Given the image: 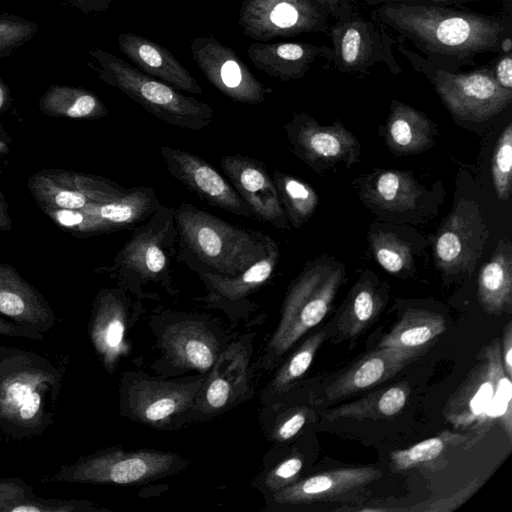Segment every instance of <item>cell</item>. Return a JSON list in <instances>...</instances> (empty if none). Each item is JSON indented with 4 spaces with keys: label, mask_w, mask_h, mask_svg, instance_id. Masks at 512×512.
<instances>
[{
    "label": "cell",
    "mask_w": 512,
    "mask_h": 512,
    "mask_svg": "<svg viewBox=\"0 0 512 512\" xmlns=\"http://www.w3.org/2000/svg\"><path fill=\"white\" fill-rule=\"evenodd\" d=\"M284 129L293 152L310 166H350L358 161L357 139L341 124L323 126L300 113L294 114Z\"/></svg>",
    "instance_id": "cell-14"
},
{
    "label": "cell",
    "mask_w": 512,
    "mask_h": 512,
    "mask_svg": "<svg viewBox=\"0 0 512 512\" xmlns=\"http://www.w3.org/2000/svg\"><path fill=\"white\" fill-rule=\"evenodd\" d=\"M119 50L137 69L178 90L202 94V88L183 64L165 47L132 32L117 37Z\"/></svg>",
    "instance_id": "cell-22"
},
{
    "label": "cell",
    "mask_w": 512,
    "mask_h": 512,
    "mask_svg": "<svg viewBox=\"0 0 512 512\" xmlns=\"http://www.w3.org/2000/svg\"><path fill=\"white\" fill-rule=\"evenodd\" d=\"M397 50L409 61L411 67L423 74L457 119L483 122L504 110L512 100V91L502 88L494 79L491 65L460 72L438 66L419 53L396 43Z\"/></svg>",
    "instance_id": "cell-6"
},
{
    "label": "cell",
    "mask_w": 512,
    "mask_h": 512,
    "mask_svg": "<svg viewBox=\"0 0 512 512\" xmlns=\"http://www.w3.org/2000/svg\"><path fill=\"white\" fill-rule=\"evenodd\" d=\"M191 57L206 79L234 102L259 105L272 89L264 86L239 55L214 36L193 39Z\"/></svg>",
    "instance_id": "cell-12"
},
{
    "label": "cell",
    "mask_w": 512,
    "mask_h": 512,
    "mask_svg": "<svg viewBox=\"0 0 512 512\" xmlns=\"http://www.w3.org/2000/svg\"><path fill=\"white\" fill-rule=\"evenodd\" d=\"M422 352L378 347L355 362L326 387V400L336 401L379 385L396 375Z\"/></svg>",
    "instance_id": "cell-20"
},
{
    "label": "cell",
    "mask_w": 512,
    "mask_h": 512,
    "mask_svg": "<svg viewBox=\"0 0 512 512\" xmlns=\"http://www.w3.org/2000/svg\"><path fill=\"white\" fill-rule=\"evenodd\" d=\"M279 247L273 241L267 253L239 275L228 277L200 274L207 287L206 300L210 303H236L264 285L273 275L279 261Z\"/></svg>",
    "instance_id": "cell-26"
},
{
    "label": "cell",
    "mask_w": 512,
    "mask_h": 512,
    "mask_svg": "<svg viewBox=\"0 0 512 512\" xmlns=\"http://www.w3.org/2000/svg\"><path fill=\"white\" fill-rule=\"evenodd\" d=\"M11 140L8 135H0V163L2 158L7 156L10 152Z\"/></svg>",
    "instance_id": "cell-55"
},
{
    "label": "cell",
    "mask_w": 512,
    "mask_h": 512,
    "mask_svg": "<svg viewBox=\"0 0 512 512\" xmlns=\"http://www.w3.org/2000/svg\"><path fill=\"white\" fill-rule=\"evenodd\" d=\"M408 395L409 386L402 383L337 407L325 417L328 421L340 418H391L404 408Z\"/></svg>",
    "instance_id": "cell-35"
},
{
    "label": "cell",
    "mask_w": 512,
    "mask_h": 512,
    "mask_svg": "<svg viewBox=\"0 0 512 512\" xmlns=\"http://www.w3.org/2000/svg\"><path fill=\"white\" fill-rule=\"evenodd\" d=\"M422 194V187L410 173L396 170L374 174L363 186L369 203L390 212L415 209Z\"/></svg>",
    "instance_id": "cell-30"
},
{
    "label": "cell",
    "mask_w": 512,
    "mask_h": 512,
    "mask_svg": "<svg viewBox=\"0 0 512 512\" xmlns=\"http://www.w3.org/2000/svg\"><path fill=\"white\" fill-rule=\"evenodd\" d=\"M382 477L379 469L369 466L324 471L274 493L277 504H307L335 500L365 487Z\"/></svg>",
    "instance_id": "cell-19"
},
{
    "label": "cell",
    "mask_w": 512,
    "mask_h": 512,
    "mask_svg": "<svg viewBox=\"0 0 512 512\" xmlns=\"http://www.w3.org/2000/svg\"><path fill=\"white\" fill-rule=\"evenodd\" d=\"M95 510L84 500L43 499L32 492L5 507L4 512H79Z\"/></svg>",
    "instance_id": "cell-42"
},
{
    "label": "cell",
    "mask_w": 512,
    "mask_h": 512,
    "mask_svg": "<svg viewBox=\"0 0 512 512\" xmlns=\"http://www.w3.org/2000/svg\"><path fill=\"white\" fill-rule=\"evenodd\" d=\"M492 180L500 200H507L512 188V124L501 133L492 159Z\"/></svg>",
    "instance_id": "cell-40"
},
{
    "label": "cell",
    "mask_w": 512,
    "mask_h": 512,
    "mask_svg": "<svg viewBox=\"0 0 512 512\" xmlns=\"http://www.w3.org/2000/svg\"><path fill=\"white\" fill-rule=\"evenodd\" d=\"M177 255V229L173 208L159 204L118 250L110 265L97 267L123 288L138 290L140 285L159 284L169 288L172 265Z\"/></svg>",
    "instance_id": "cell-5"
},
{
    "label": "cell",
    "mask_w": 512,
    "mask_h": 512,
    "mask_svg": "<svg viewBox=\"0 0 512 512\" xmlns=\"http://www.w3.org/2000/svg\"><path fill=\"white\" fill-rule=\"evenodd\" d=\"M487 229L478 204L459 201L441 229L434 248L437 267L446 275L470 272L482 252Z\"/></svg>",
    "instance_id": "cell-13"
},
{
    "label": "cell",
    "mask_w": 512,
    "mask_h": 512,
    "mask_svg": "<svg viewBox=\"0 0 512 512\" xmlns=\"http://www.w3.org/2000/svg\"><path fill=\"white\" fill-rule=\"evenodd\" d=\"M492 74L496 82L504 89L512 91V54H500L491 65Z\"/></svg>",
    "instance_id": "cell-47"
},
{
    "label": "cell",
    "mask_w": 512,
    "mask_h": 512,
    "mask_svg": "<svg viewBox=\"0 0 512 512\" xmlns=\"http://www.w3.org/2000/svg\"><path fill=\"white\" fill-rule=\"evenodd\" d=\"M272 179L288 223L299 228L315 212L318 205L316 192L307 183L278 170L273 172Z\"/></svg>",
    "instance_id": "cell-36"
},
{
    "label": "cell",
    "mask_w": 512,
    "mask_h": 512,
    "mask_svg": "<svg viewBox=\"0 0 512 512\" xmlns=\"http://www.w3.org/2000/svg\"><path fill=\"white\" fill-rule=\"evenodd\" d=\"M88 54L102 82L118 89L160 120L192 131L202 130L212 123L214 110L207 103L182 94L110 52L95 48Z\"/></svg>",
    "instance_id": "cell-4"
},
{
    "label": "cell",
    "mask_w": 512,
    "mask_h": 512,
    "mask_svg": "<svg viewBox=\"0 0 512 512\" xmlns=\"http://www.w3.org/2000/svg\"><path fill=\"white\" fill-rule=\"evenodd\" d=\"M175 464L176 455L167 452L102 450L61 465L40 482L135 484L160 478Z\"/></svg>",
    "instance_id": "cell-9"
},
{
    "label": "cell",
    "mask_w": 512,
    "mask_h": 512,
    "mask_svg": "<svg viewBox=\"0 0 512 512\" xmlns=\"http://www.w3.org/2000/svg\"><path fill=\"white\" fill-rule=\"evenodd\" d=\"M38 107L43 114L57 118L97 120L109 114L97 94L68 85L48 87L39 98Z\"/></svg>",
    "instance_id": "cell-32"
},
{
    "label": "cell",
    "mask_w": 512,
    "mask_h": 512,
    "mask_svg": "<svg viewBox=\"0 0 512 512\" xmlns=\"http://www.w3.org/2000/svg\"><path fill=\"white\" fill-rule=\"evenodd\" d=\"M384 306V292L376 280L363 275L351 290L338 319L339 336L344 339L357 337L377 319Z\"/></svg>",
    "instance_id": "cell-31"
},
{
    "label": "cell",
    "mask_w": 512,
    "mask_h": 512,
    "mask_svg": "<svg viewBox=\"0 0 512 512\" xmlns=\"http://www.w3.org/2000/svg\"><path fill=\"white\" fill-rule=\"evenodd\" d=\"M371 248L376 261L390 274H400L412 264L409 245L388 232H376L370 236Z\"/></svg>",
    "instance_id": "cell-39"
},
{
    "label": "cell",
    "mask_w": 512,
    "mask_h": 512,
    "mask_svg": "<svg viewBox=\"0 0 512 512\" xmlns=\"http://www.w3.org/2000/svg\"><path fill=\"white\" fill-rule=\"evenodd\" d=\"M0 336L42 340L43 333L26 326L16 324L0 316Z\"/></svg>",
    "instance_id": "cell-48"
},
{
    "label": "cell",
    "mask_w": 512,
    "mask_h": 512,
    "mask_svg": "<svg viewBox=\"0 0 512 512\" xmlns=\"http://www.w3.org/2000/svg\"><path fill=\"white\" fill-rule=\"evenodd\" d=\"M238 24L242 34L258 41L326 34L330 17L313 0H242Z\"/></svg>",
    "instance_id": "cell-11"
},
{
    "label": "cell",
    "mask_w": 512,
    "mask_h": 512,
    "mask_svg": "<svg viewBox=\"0 0 512 512\" xmlns=\"http://www.w3.org/2000/svg\"><path fill=\"white\" fill-rule=\"evenodd\" d=\"M483 484V480L478 478L472 482H469L463 489L459 490L457 495H453L447 500H441V506L439 505L434 511H452L457 508L460 504L465 502L472 494H474L478 488Z\"/></svg>",
    "instance_id": "cell-49"
},
{
    "label": "cell",
    "mask_w": 512,
    "mask_h": 512,
    "mask_svg": "<svg viewBox=\"0 0 512 512\" xmlns=\"http://www.w3.org/2000/svg\"><path fill=\"white\" fill-rule=\"evenodd\" d=\"M220 166L254 217L280 230L289 228L274 181L263 162L246 155L231 154L221 159Z\"/></svg>",
    "instance_id": "cell-16"
},
{
    "label": "cell",
    "mask_w": 512,
    "mask_h": 512,
    "mask_svg": "<svg viewBox=\"0 0 512 512\" xmlns=\"http://www.w3.org/2000/svg\"><path fill=\"white\" fill-rule=\"evenodd\" d=\"M38 30L37 23L22 16L0 13V59L32 40Z\"/></svg>",
    "instance_id": "cell-41"
},
{
    "label": "cell",
    "mask_w": 512,
    "mask_h": 512,
    "mask_svg": "<svg viewBox=\"0 0 512 512\" xmlns=\"http://www.w3.org/2000/svg\"><path fill=\"white\" fill-rule=\"evenodd\" d=\"M466 437L449 431L425 439L406 449L393 450L389 454L390 468L394 472H404L431 464L442 456L449 447L464 442Z\"/></svg>",
    "instance_id": "cell-37"
},
{
    "label": "cell",
    "mask_w": 512,
    "mask_h": 512,
    "mask_svg": "<svg viewBox=\"0 0 512 512\" xmlns=\"http://www.w3.org/2000/svg\"><path fill=\"white\" fill-rule=\"evenodd\" d=\"M172 208L176 258L198 275H239L262 258L274 241L261 231L231 224L191 203Z\"/></svg>",
    "instance_id": "cell-3"
},
{
    "label": "cell",
    "mask_w": 512,
    "mask_h": 512,
    "mask_svg": "<svg viewBox=\"0 0 512 512\" xmlns=\"http://www.w3.org/2000/svg\"><path fill=\"white\" fill-rule=\"evenodd\" d=\"M478 299L487 314L509 312L512 304V260L509 246L500 243L478 276Z\"/></svg>",
    "instance_id": "cell-28"
},
{
    "label": "cell",
    "mask_w": 512,
    "mask_h": 512,
    "mask_svg": "<svg viewBox=\"0 0 512 512\" xmlns=\"http://www.w3.org/2000/svg\"><path fill=\"white\" fill-rule=\"evenodd\" d=\"M370 18L408 40L427 60L448 70L475 64L478 55L500 53L511 36L509 20L432 3H390L376 6Z\"/></svg>",
    "instance_id": "cell-1"
},
{
    "label": "cell",
    "mask_w": 512,
    "mask_h": 512,
    "mask_svg": "<svg viewBox=\"0 0 512 512\" xmlns=\"http://www.w3.org/2000/svg\"><path fill=\"white\" fill-rule=\"evenodd\" d=\"M32 488L19 478L0 479V511L9 504L22 499Z\"/></svg>",
    "instance_id": "cell-44"
},
{
    "label": "cell",
    "mask_w": 512,
    "mask_h": 512,
    "mask_svg": "<svg viewBox=\"0 0 512 512\" xmlns=\"http://www.w3.org/2000/svg\"><path fill=\"white\" fill-rule=\"evenodd\" d=\"M27 187L37 206L80 209L94 203L74 180V171L45 169L31 175Z\"/></svg>",
    "instance_id": "cell-29"
},
{
    "label": "cell",
    "mask_w": 512,
    "mask_h": 512,
    "mask_svg": "<svg viewBox=\"0 0 512 512\" xmlns=\"http://www.w3.org/2000/svg\"><path fill=\"white\" fill-rule=\"evenodd\" d=\"M12 229V218L5 196L0 189V232H7Z\"/></svg>",
    "instance_id": "cell-54"
},
{
    "label": "cell",
    "mask_w": 512,
    "mask_h": 512,
    "mask_svg": "<svg viewBox=\"0 0 512 512\" xmlns=\"http://www.w3.org/2000/svg\"><path fill=\"white\" fill-rule=\"evenodd\" d=\"M327 337L326 330L318 331L308 337L284 363L270 383L273 391H283L300 378L310 367L316 352Z\"/></svg>",
    "instance_id": "cell-38"
},
{
    "label": "cell",
    "mask_w": 512,
    "mask_h": 512,
    "mask_svg": "<svg viewBox=\"0 0 512 512\" xmlns=\"http://www.w3.org/2000/svg\"><path fill=\"white\" fill-rule=\"evenodd\" d=\"M65 369L64 362L0 345V429L7 437L25 440L51 426Z\"/></svg>",
    "instance_id": "cell-2"
},
{
    "label": "cell",
    "mask_w": 512,
    "mask_h": 512,
    "mask_svg": "<svg viewBox=\"0 0 512 512\" xmlns=\"http://www.w3.org/2000/svg\"><path fill=\"white\" fill-rule=\"evenodd\" d=\"M502 365L508 378L512 377V323L509 321L504 327L503 342L501 344Z\"/></svg>",
    "instance_id": "cell-51"
},
{
    "label": "cell",
    "mask_w": 512,
    "mask_h": 512,
    "mask_svg": "<svg viewBox=\"0 0 512 512\" xmlns=\"http://www.w3.org/2000/svg\"><path fill=\"white\" fill-rule=\"evenodd\" d=\"M470 0H364V3L368 6H379L390 3H432V4H444V5H459Z\"/></svg>",
    "instance_id": "cell-52"
},
{
    "label": "cell",
    "mask_w": 512,
    "mask_h": 512,
    "mask_svg": "<svg viewBox=\"0 0 512 512\" xmlns=\"http://www.w3.org/2000/svg\"><path fill=\"white\" fill-rule=\"evenodd\" d=\"M303 466V462L299 457H290L282 461L276 467H274L267 475L265 479L266 486L277 492L296 480V477L300 473Z\"/></svg>",
    "instance_id": "cell-43"
},
{
    "label": "cell",
    "mask_w": 512,
    "mask_h": 512,
    "mask_svg": "<svg viewBox=\"0 0 512 512\" xmlns=\"http://www.w3.org/2000/svg\"><path fill=\"white\" fill-rule=\"evenodd\" d=\"M160 155L170 175L209 205L237 216L253 217L231 183L204 159L169 146H161Z\"/></svg>",
    "instance_id": "cell-15"
},
{
    "label": "cell",
    "mask_w": 512,
    "mask_h": 512,
    "mask_svg": "<svg viewBox=\"0 0 512 512\" xmlns=\"http://www.w3.org/2000/svg\"><path fill=\"white\" fill-rule=\"evenodd\" d=\"M499 54L511 53L512 51V39L511 36L504 37L499 45Z\"/></svg>",
    "instance_id": "cell-56"
},
{
    "label": "cell",
    "mask_w": 512,
    "mask_h": 512,
    "mask_svg": "<svg viewBox=\"0 0 512 512\" xmlns=\"http://www.w3.org/2000/svg\"><path fill=\"white\" fill-rule=\"evenodd\" d=\"M471 2H478V1H481V0H470Z\"/></svg>",
    "instance_id": "cell-57"
},
{
    "label": "cell",
    "mask_w": 512,
    "mask_h": 512,
    "mask_svg": "<svg viewBox=\"0 0 512 512\" xmlns=\"http://www.w3.org/2000/svg\"><path fill=\"white\" fill-rule=\"evenodd\" d=\"M330 18L342 21L359 13L358 0H313Z\"/></svg>",
    "instance_id": "cell-45"
},
{
    "label": "cell",
    "mask_w": 512,
    "mask_h": 512,
    "mask_svg": "<svg viewBox=\"0 0 512 512\" xmlns=\"http://www.w3.org/2000/svg\"><path fill=\"white\" fill-rule=\"evenodd\" d=\"M160 201L151 187L128 188L120 197L91 203L80 212L85 237L136 227L146 220L159 206Z\"/></svg>",
    "instance_id": "cell-18"
},
{
    "label": "cell",
    "mask_w": 512,
    "mask_h": 512,
    "mask_svg": "<svg viewBox=\"0 0 512 512\" xmlns=\"http://www.w3.org/2000/svg\"><path fill=\"white\" fill-rule=\"evenodd\" d=\"M306 412L298 410L286 418L275 430L274 437L280 441H286L295 436L306 422Z\"/></svg>",
    "instance_id": "cell-46"
},
{
    "label": "cell",
    "mask_w": 512,
    "mask_h": 512,
    "mask_svg": "<svg viewBox=\"0 0 512 512\" xmlns=\"http://www.w3.org/2000/svg\"><path fill=\"white\" fill-rule=\"evenodd\" d=\"M444 416L457 428L498 418L512 439L511 379L503 369L498 338L482 350L480 361L448 400Z\"/></svg>",
    "instance_id": "cell-8"
},
{
    "label": "cell",
    "mask_w": 512,
    "mask_h": 512,
    "mask_svg": "<svg viewBox=\"0 0 512 512\" xmlns=\"http://www.w3.org/2000/svg\"><path fill=\"white\" fill-rule=\"evenodd\" d=\"M65 4L85 15L104 12L109 9L112 0H61Z\"/></svg>",
    "instance_id": "cell-50"
},
{
    "label": "cell",
    "mask_w": 512,
    "mask_h": 512,
    "mask_svg": "<svg viewBox=\"0 0 512 512\" xmlns=\"http://www.w3.org/2000/svg\"><path fill=\"white\" fill-rule=\"evenodd\" d=\"M238 350L233 347L228 351V365L225 354L216 363L215 369L207 380L203 394V409L209 412L220 411L236 400L239 393L243 392L245 379V368L247 359L242 354L234 364L239 355Z\"/></svg>",
    "instance_id": "cell-34"
},
{
    "label": "cell",
    "mask_w": 512,
    "mask_h": 512,
    "mask_svg": "<svg viewBox=\"0 0 512 512\" xmlns=\"http://www.w3.org/2000/svg\"><path fill=\"white\" fill-rule=\"evenodd\" d=\"M433 134V123L425 114L399 101L391 103L386 139L392 150L419 153L432 144Z\"/></svg>",
    "instance_id": "cell-27"
},
{
    "label": "cell",
    "mask_w": 512,
    "mask_h": 512,
    "mask_svg": "<svg viewBox=\"0 0 512 512\" xmlns=\"http://www.w3.org/2000/svg\"><path fill=\"white\" fill-rule=\"evenodd\" d=\"M329 48L306 42L252 43L247 56L268 76L289 81L303 78L317 59L327 55Z\"/></svg>",
    "instance_id": "cell-23"
},
{
    "label": "cell",
    "mask_w": 512,
    "mask_h": 512,
    "mask_svg": "<svg viewBox=\"0 0 512 512\" xmlns=\"http://www.w3.org/2000/svg\"><path fill=\"white\" fill-rule=\"evenodd\" d=\"M0 314L10 321L50 331L58 317L44 296L10 264L0 261Z\"/></svg>",
    "instance_id": "cell-21"
},
{
    "label": "cell",
    "mask_w": 512,
    "mask_h": 512,
    "mask_svg": "<svg viewBox=\"0 0 512 512\" xmlns=\"http://www.w3.org/2000/svg\"><path fill=\"white\" fill-rule=\"evenodd\" d=\"M446 329V321L441 314L423 309H408L382 337L379 347L424 351V346Z\"/></svg>",
    "instance_id": "cell-33"
},
{
    "label": "cell",
    "mask_w": 512,
    "mask_h": 512,
    "mask_svg": "<svg viewBox=\"0 0 512 512\" xmlns=\"http://www.w3.org/2000/svg\"><path fill=\"white\" fill-rule=\"evenodd\" d=\"M343 278L344 268L336 263L318 261L301 271L286 294L280 321L268 342L269 360L280 358L325 318Z\"/></svg>",
    "instance_id": "cell-7"
},
{
    "label": "cell",
    "mask_w": 512,
    "mask_h": 512,
    "mask_svg": "<svg viewBox=\"0 0 512 512\" xmlns=\"http://www.w3.org/2000/svg\"><path fill=\"white\" fill-rule=\"evenodd\" d=\"M128 299L124 288H104L96 295L89 321V338L107 371L126 352Z\"/></svg>",
    "instance_id": "cell-17"
},
{
    "label": "cell",
    "mask_w": 512,
    "mask_h": 512,
    "mask_svg": "<svg viewBox=\"0 0 512 512\" xmlns=\"http://www.w3.org/2000/svg\"><path fill=\"white\" fill-rule=\"evenodd\" d=\"M162 343L172 361L182 368L205 372L216 362L217 341L199 322L185 320L170 325Z\"/></svg>",
    "instance_id": "cell-25"
},
{
    "label": "cell",
    "mask_w": 512,
    "mask_h": 512,
    "mask_svg": "<svg viewBox=\"0 0 512 512\" xmlns=\"http://www.w3.org/2000/svg\"><path fill=\"white\" fill-rule=\"evenodd\" d=\"M198 391L196 384L142 380L127 396L134 416L149 424H162L189 408Z\"/></svg>",
    "instance_id": "cell-24"
},
{
    "label": "cell",
    "mask_w": 512,
    "mask_h": 512,
    "mask_svg": "<svg viewBox=\"0 0 512 512\" xmlns=\"http://www.w3.org/2000/svg\"><path fill=\"white\" fill-rule=\"evenodd\" d=\"M327 35L332 45L324 60L332 69L365 75L382 66L394 75L402 72L393 53L397 40L371 18L357 13L347 20L335 21Z\"/></svg>",
    "instance_id": "cell-10"
},
{
    "label": "cell",
    "mask_w": 512,
    "mask_h": 512,
    "mask_svg": "<svg viewBox=\"0 0 512 512\" xmlns=\"http://www.w3.org/2000/svg\"><path fill=\"white\" fill-rule=\"evenodd\" d=\"M11 105L12 96L10 88L0 77V135H7L2 122V117L10 109Z\"/></svg>",
    "instance_id": "cell-53"
}]
</instances>
